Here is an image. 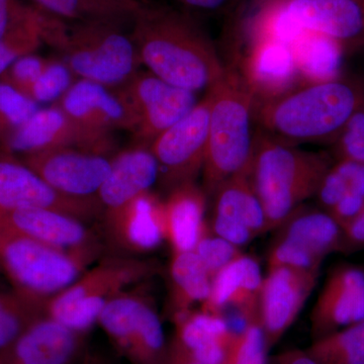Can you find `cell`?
<instances>
[{
	"label": "cell",
	"mask_w": 364,
	"mask_h": 364,
	"mask_svg": "<svg viewBox=\"0 0 364 364\" xmlns=\"http://www.w3.org/2000/svg\"><path fill=\"white\" fill-rule=\"evenodd\" d=\"M165 364H203L191 358L186 352L182 350L174 342H170L168 356Z\"/></svg>",
	"instance_id": "45"
},
{
	"label": "cell",
	"mask_w": 364,
	"mask_h": 364,
	"mask_svg": "<svg viewBox=\"0 0 364 364\" xmlns=\"http://www.w3.org/2000/svg\"><path fill=\"white\" fill-rule=\"evenodd\" d=\"M57 105L87 130L112 136L116 130L135 133V114L121 90L79 79Z\"/></svg>",
	"instance_id": "18"
},
{
	"label": "cell",
	"mask_w": 364,
	"mask_h": 364,
	"mask_svg": "<svg viewBox=\"0 0 364 364\" xmlns=\"http://www.w3.org/2000/svg\"><path fill=\"white\" fill-rule=\"evenodd\" d=\"M308 350L323 364H364V320L315 340Z\"/></svg>",
	"instance_id": "32"
},
{
	"label": "cell",
	"mask_w": 364,
	"mask_h": 364,
	"mask_svg": "<svg viewBox=\"0 0 364 364\" xmlns=\"http://www.w3.org/2000/svg\"><path fill=\"white\" fill-rule=\"evenodd\" d=\"M0 215L14 234L46 245L66 251L100 250L97 235L85 221L70 215L45 208H28L0 212Z\"/></svg>",
	"instance_id": "21"
},
{
	"label": "cell",
	"mask_w": 364,
	"mask_h": 364,
	"mask_svg": "<svg viewBox=\"0 0 364 364\" xmlns=\"http://www.w3.org/2000/svg\"><path fill=\"white\" fill-rule=\"evenodd\" d=\"M97 323L132 363H166L169 343L156 306L148 294L128 289L117 294L105 306Z\"/></svg>",
	"instance_id": "8"
},
{
	"label": "cell",
	"mask_w": 364,
	"mask_h": 364,
	"mask_svg": "<svg viewBox=\"0 0 364 364\" xmlns=\"http://www.w3.org/2000/svg\"><path fill=\"white\" fill-rule=\"evenodd\" d=\"M45 43L61 53L76 77L107 87L126 85L142 65L131 35L119 23L82 21L67 25L57 18Z\"/></svg>",
	"instance_id": "5"
},
{
	"label": "cell",
	"mask_w": 364,
	"mask_h": 364,
	"mask_svg": "<svg viewBox=\"0 0 364 364\" xmlns=\"http://www.w3.org/2000/svg\"><path fill=\"white\" fill-rule=\"evenodd\" d=\"M21 162L62 195L77 198H97L112 168L105 155L74 148L33 153Z\"/></svg>",
	"instance_id": "15"
},
{
	"label": "cell",
	"mask_w": 364,
	"mask_h": 364,
	"mask_svg": "<svg viewBox=\"0 0 364 364\" xmlns=\"http://www.w3.org/2000/svg\"><path fill=\"white\" fill-rule=\"evenodd\" d=\"M49 60L33 54L21 57L0 76V81L28 97V91L45 70Z\"/></svg>",
	"instance_id": "39"
},
{
	"label": "cell",
	"mask_w": 364,
	"mask_h": 364,
	"mask_svg": "<svg viewBox=\"0 0 364 364\" xmlns=\"http://www.w3.org/2000/svg\"><path fill=\"white\" fill-rule=\"evenodd\" d=\"M13 232L9 230V226L6 224V222L2 219L0 215V251L4 247V243H6L7 239L13 235Z\"/></svg>",
	"instance_id": "47"
},
{
	"label": "cell",
	"mask_w": 364,
	"mask_h": 364,
	"mask_svg": "<svg viewBox=\"0 0 364 364\" xmlns=\"http://www.w3.org/2000/svg\"><path fill=\"white\" fill-rule=\"evenodd\" d=\"M333 164L329 155L299 149L256 129L249 179L270 231L317 193Z\"/></svg>",
	"instance_id": "4"
},
{
	"label": "cell",
	"mask_w": 364,
	"mask_h": 364,
	"mask_svg": "<svg viewBox=\"0 0 364 364\" xmlns=\"http://www.w3.org/2000/svg\"><path fill=\"white\" fill-rule=\"evenodd\" d=\"M289 20L301 30L335 40L356 37L364 28V9L356 0L279 1Z\"/></svg>",
	"instance_id": "24"
},
{
	"label": "cell",
	"mask_w": 364,
	"mask_h": 364,
	"mask_svg": "<svg viewBox=\"0 0 364 364\" xmlns=\"http://www.w3.org/2000/svg\"><path fill=\"white\" fill-rule=\"evenodd\" d=\"M298 74L291 46L255 36L247 72L243 75L259 102L291 90L289 87Z\"/></svg>",
	"instance_id": "27"
},
{
	"label": "cell",
	"mask_w": 364,
	"mask_h": 364,
	"mask_svg": "<svg viewBox=\"0 0 364 364\" xmlns=\"http://www.w3.org/2000/svg\"><path fill=\"white\" fill-rule=\"evenodd\" d=\"M299 75L309 83L338 79L342 61L340 41L305 31L291 46Z\"/></svg>",
	"instance_id": "30"
},
{
	"label": "cell",
	"mask_w": 364,
	"mask_h": 364,
	"mask_svg": "<svg viewBox=\"0 0 364 364\" xmlns=\"http://www.w3.org/2000/svg\"><path fill=\"white\" fill-rule=\"evenodd\" d=\"M174 342L191 358L203 364H225L236 332L223 316L191 310L171 318Z\"/></svg>",
	"instance_id": "25"
},
{
	"label": "cell",
	"mask_w": 364,
	"mask_h": 364,
	"mask_svg": "<svg viewBox=\"0 0 364 364\" xmlns=\"http://www.w3.org/2000/svg\"><path fill=\"white\" fill-rule=\"evenodd\" d=\"M341 253H353L364 250V210L343 229Z\"/></svg>",
	"instance_id": "42"
},
{
	"label": "cell",
	"mask_w": 364,
	"mask_h": 364,
	"mask_svg": "<svg viewBox=\"0 0 364 364\" xmlns=\"http://www.w3.org/2000/svg\"><path fill=\"white\" fill-rule=\"evenodd\" d=\"M100 253L62 250L13 234L0 251V264L14 289L47 303L74 284Z\"/></svg>",
	"instance_id": "7"
},
{
	"label": "cell",
	"mask_w": 364,
	"mask_h": 364,
	"mask_svg": "<svg viewBox=\"0 0 364 364\" xmlns=\"http://www.w3.org/2000/svg\"><path fill=\"white\" fill-rule=\"evenodd\" d=\"M159 166L149 146H139L119 153L97 193L102 214L123 208L136 196L151 191L158 182Z\"/></svg>",
	"instance_id": "23"
},
{
	"label": "cell",
	"mask_w": 364,
	"mask_h": 364,
	"mask_svg": "<svg viewBox=\"0 0 364 364\" xmlns=\"http://www.w3.org/2000/svg\"><path fill=\"white\" fill-rule=\"evenodd\" d=\"M364 320V270L353 265L333 269L311 313L313 341Z\"/></svg>",
	"instance_id": "19"
},
{
	"label": "cell",
	"mask_w": 364,
	"mask_h": 364,
	"mask_svg": "<svg viewBox=\"0 0 364 364\" xmlns=\"http://www.w3.org/2000/svg\"><path fill=\"white\" fill-rule=\"evenodd\" d=\"M277 364H323L305 349H289L277 356Z\"/></svg>",
	"instance_id": "44"
},
{
	"label": "cell",
	"mask_w": 364,
	"mask_h": 364,
	"mask_svg": "<svg viewBox=\"0 0 364 364\" xmlns=\"http://www.w3.org/2000/svg\"><path fill=\"white\" fill-rule=\"evenodd\" d=\"M45 208L90 221L102 214L97 198L62 195L25 163L0 155V212Z\"/></svg>",
	"instance_id": "13"
},
{
	"label": "cell",
	"mask_w": 364,
	"mask_h": 364,
	"mask_svg": "<svg viewBox=\"0 0 364 364\" xmlns=\"http://www.w3.org/2000/svg\"><path fill=\"white\" fill-rule=\"evenodd\" d=\"M269 350L259 323H246L237 333L225 364H267Z\"/></svg>",
	"instance_id": "37"
},
{
	"label": "cell",
	"mask_w": 364,
	"mask_h": 364,
	"mask_svg": "<svg viewBox=\"0 0 364 364\" xmlns=\"http://www.w3.org/2000/svg\"><path fill=\"white\" fill-rule=\"evenodd\" d=\"M74 77L76 76L63 61L50 59L45 70L28 91V97L38 105L57 102L75 83Z\"/></svg>",
	"instance_id": "36"
},
{
	"label": "cell",
	"mask_w": 364,
	"mask_h": 364,
	"mask_svg": "<svg viewBox=\"0 0 364 364\" xmlns=\"http://www.w3.org/2000/svg\"><path fill=\"white\" fill-rule=\"evenodd\" d=\"M36 7L26 6L20 0H0V40L16 26L30 20Z\"/></svg>",
	"instance_id": "41"
},
{
	"label": "cell",
	"mask_w": 364,
	"mask_h": 364,
	"mask_svg": "<svg viewBox=\"0 0 364 364\" xmlns=\"http://www.w3.org/2000/svg\"><path fill=\"white\" fill-rule=\"evenodd\" d=\"M102 215L105 240L119 255L151 252L167 241L164 202L151 191Z\"/></svg>",
	"instance_id": "16"
},
{
	"label": "cell",
	"mask_w": 364,
	"mask_h": 364,
	"mask_svg": "<svg viewBox=\"0 0 364 364\" xmlns=\"http://www.w3.org/2000/svg\"><path fill=\"white\" fill-rule=\"evenodd\" d=\"M158 272L159 265L153 260L124 255L105 258L50 299L45 315L74 331L87 333L109 301L133 284L147 282Z\"/></svg>",
	"instance_id": "6"
},
{
	"label": "cell",
	"mask_w": 364,
	"mask_h": 364,
	"mask_svg": "<svg viewBox=\"0 0 364 364\" xmlns=\"http://www.w3.org/2000/svg\"><path fill=\"white\" fill-rule=\"evenodd\" d=\"M40 109L30 97L0 81V148Z\"/></svg>",
	"instance_id": "35"
},
{
	"label": "cell",
	"mask_w": 364,
	"mask_h": 364,
	"mask_svg": "<svg viewBox=\"0 0 364 364\" xmlns=\"http://www.w3.org/2000/svg\"><path fill=\"white\" fill-rule=\"evenodd\" d=\"M287 1V0H259V4H268V2Z\"/></svg>",
	"instance_id": "48"
},
{
	"label": "cell",
	"mask_w": 364,
	"mask_h": 364,
	"mask_svg": "<svg viewBox=\"0 0 364 364\" xmlns=\"http://www.w3.org/2000/svg\"><path fill=\"white\" fill-rule=\"evenodd\" d=\"M85 338L44 316L0 354V364H77L87 350Z\"/></svg>",
	"instance_id": "20"
},
{
	"label": "cell",
	"mask_w": 364,
	"mask_h": 364,
	"mask_svg": "<svg viewBox=\"0 0 364 364\" xmlns=\"http://www.w3.org/2000/svg\"><path fill=\"white\" fill-rule=\"evenodd\" d=\"M267 250V267L320 272L328 255L341 253L343 231L324 210L301 205L279 225Z\"/></svg>",
	"instance_id": "9"
},
{
	"label": "cell",
	"mask_w": 364,
	"mask_h": 364,
	"mask_svg": "<svg viewBox=\"0 0 364 364\" xmlns=\"http://www.w3.org/2000/svg\"><path fill=\"white\" fill-rule=\"evenodd\" d=\"M320 272L287 267L268 268L263 277L259 324L269 349L289 331L317 286Z\"/></svg>",
	"instance_id": "14"
},
{
	"label": "cell",
	"mask_w": 364,
	"mask_h": 364,
	"mask_svg": "<svg viewBox=\"0 0 364 364\" xmlns=\"http://www.w3.org/2000/svg\"><path fill=\"white\" fill-rule=\"evenodd\" d=\"M360 109V97L348 83H309L258 104V130L282 142H318L339 135Z\"/></svg>",
	"instance_id": "3"
},
{
	"label": "cell",
	"mask_w": 364,
	"mask_h": 364,
	"mask_svg": "<svg viewBox=\"0 0 364 364\" xmlns=\"http://www.w3.org/2000/svg\"><path fill=\"white\" fill-rule=\"evenodd\" d=\"M177 1L191 11L218 14L231 11L240 0H177Z\"/></svg>",
	"instance_id": "43"
},
{
	"label": "cell",
	"mask_w": 364,
	"mask_h": 364,
	"mask_svg": "<svg viewBox=\"0 0 364 364\" xmlns=\"http://www.w3.org/2000/svg\"><path fill=\"white\" fill-rule=\"evenodd\" d=\"M348 193L364 196V164L339 159L325 174L315 196L322 210L328 212Z\"/></svg>",
	"instance_id": "33"
},
{
	"label": "cell",
	"mask_w": 364,
	"mask_h": 364,
	"mask_svg": "<svg viewBox=\"0 0 364 364\" xmlns=\"http://www.w3.org/2000/svg\"><path fill=\"white\" fill-rule=\"evenodd\" d=\"M262 282L259 262L253 256L243 253L215 275L210 296L203 304L202 310L223 316L226 309L233 308L245 324L259 323Z\"/></svg>",
	"instance_id": "22"
},
{
	"label": "cell",
	"mask_w": 364,
	"mask_h": 364,
	"mask_svg": "<svg viewBox=\"0 0 364 364\" xmlns=\"http://www.w3.org/2000/svg\"><path fill=\"white\" fill-rule=\"evenodd\" d=\"M339 159L364 164V111L358 109L340 133L337 143Z\"/></svg>",
	"instance_id": "40"
},
{
	"label": "cell",
	"mask_w": 364,
	"mask_h": 364,
	"mask_svg": "<svg viewBox=\"0 0 364 364\" xmlns=\"http://www.w3.org/2000/svg\"><path fill=\"white\" fill-rule=\"evenodd\" d=\"M132 25L142 65L163 80L198 93L226 73L215 45L191 14L144 2Z\"/></svg>",
	"instance_id": "1"
},
{
	"label": "cell",
	"mask_w": 364,
	"mask_h": 364,
	"mask_svg": "<svg viewBox=\"0 0 364 364\" xmlns=\"http://www.w3.org/2000/svg\"><path fill=\"white\" fill-rule=\"evenodd\" d=\"M169 315L174 318L203 305L210 296L212 277L195 251L172 252L168 267Z\"/></svg>",
	"instance_id": "28"
},
{
	"label": "cell",
	"mask_w": 364,
	"mask_h": 364,
	"mask_svg": "<svg viewBox=\"0 0 364 364\" xmlns=\"http://www.w3.org/2000/svg\"><path fill=\"white\" fill-rule=\"evenodd\" d=\"M46 14L36 7L30 20L16 26L0 40V76L21 57L33 54L43 44Z\"/></svg>",
	"instance_id": "34"
},
{
	"label": "cell",
	"mask_w": 364,
	"mask_h": 364,
	"mask_svg": "<svg viewBox=\"0 0 364 364\" xmlns=\"http://www.w3.org/2000/svg\"><path fill=\"white\" fill-rule=\"evenodd\" d=\"M210 230L239 248L270 231L248 174L230 179L215 191Z\"/></svg>",
	"instance_id": "17"
},
{
	"label": "cell",
	"mask_w": 364,
	"mask_h": 364,
	"mask_svg": "<svg viewBox=\"0 0 364 364\" xmlns=\"http://www.w3.org/2000/svg\"><path fill=\"white\" fill-rule=\"evenodd\" d=\"M210 112V95L207 91L193 111L150 144L159 166L158 182L167 193L182 184L196 182L202 173Z\"/></svg>",
	"instance_id": "10"
},
{
	"label": "cell",
	"mask_w": 364,
	"mask_h": 364,
	"mask_svg": "<svg viewBox=\"0 0 364 364\" xmlns=\"http://www.w3.org/2000/svg\"><path fill=\"white\" fill-rule=\"evenodd\" d=\"M33 6L59 20L133 23L144 1L141 0H31Z\"/></svg>",
	"instance_id": "29"
},
{
	"label": "cell",
	"mask_w": 364,
	"mask_h": 364,
	"mask_svg": "<svg viewBox=\"0 0 364 364\" xmlns=\"http://www.w3.org/2000/svg\"><path fill=\"white\" fill-rule=\"evenodd\" d=\"M207 198L203 188L191 182L172 189L163 200L167 242L172 252L195 250L208 228Z\"/></svg>",
	"instance_id": "26"
},
{
	"label": "cell",
	"mask_w": 364,
	"mask_h": 364,
	"mask_svg": "<svg viewBox=\"0 0 364 364\" xmlns=\"http://www.w3.org/2000/svg\"><path fill=\"white\" fill-rule=\"evenodd\" d=\"M193 251L202 261L212 279L217 273L243 254L238 246L215 235L208 226V223L205 234Z\"/></svg>",
	"instance_id": "38"
},
{
	"label": "cell",
	"mask_w": 364,
	"mask_h": 364,
	"mask_svg": "<svg viewBox=\"0 0 364 364\" xmlns=\"http://www.w3.org/2000/svg\"><path fill=\"white\" fill-rule=\"evenodd\" d=\"M60 148H74L105 155L114 148V139L87 130L55 104L36 112L9 136L1 150L11 156H26Z\"/></svg>",
	"instance_id": "12"
},
{
	"label": "cell",
	"mask_w": 364,
	"mask_h": 364,
	"mask_svg": "<svg viewBox=\"0 0 364 364\" xmlns=\"http://www.w3.org/2000/svg\"><path fill=\"white\" fill-rule=\"evenodd\" d=\"M77 364H117L112 361V359L107 358L104 354L86 350L85 355L79 360Z\"/></svg>",
	"instance_id": "46"
},
{
	"label": "cell",
	"mask_w": 364,
	"mask_h": 364,
	"mask_svg": "<svg viewBox=\"0 0 364 364\" xmlns=\"http://www.w3.org/2000/svg\"><path fill=\"white\" fill-rule=\"evenodd\" d=\"M44 301L16 289L0 291V354L16 341L36 321L44 317Z\"/></svg>",
	"instance_id": "31"
},
{
	"label": "cell",
	"mask_w": 364,
	"mask_h": 364,
	"mask_svg": "<svg viewBox=\"0 0 364 364\" xmlns=\"http://www.w3.org/2000/svg\"><path fill=\"white\" fill-rule=\"evenodd\" d=\"M135 114V135L150 144L183 119L198 105L196 93L163 80L151 72H138L119 87Z\"/></svg>",
	"instance_id": "11"
},
{
	"label": "cell",
	"mask_w": 364,
	"mask_h": 364,
	"mask_svg": "<svg viewBox=\"0 0 364 364\" xmlns=\"http://www.w3.org/2000/svg\"><path fill=\"white\" fill-rule=\"evenodd\" d=\"M210 95L203 189L213 198L225 182L249 173L256 136L257 95L243 74L227 68Z\"/></svg>",
	"instance_id": "2"
}]
</instances>
